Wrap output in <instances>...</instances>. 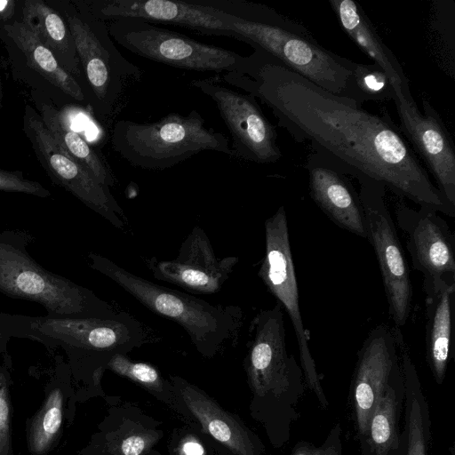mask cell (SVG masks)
<instances>
[{"instance_id":"cell-1","label":"cell","mask_w":455,"mask_h":455,"mask_svg":"<svg viewBox=\"0 0 455 455\" xmlns=\"http://www.w3.org/2000/svg\"><path fill=\"white\" fill-rule=\"evenodd\" d=\"M253 50L222 80L259 98L296 141H309L347 175L380 182L419 207L455 216V207L393 122L322 89L263 50Z\"/></svg>"},{"instance_id":"cell-2","label":"cell","mask_w":455,"mask_h":455,"mask_svg":"<svg viewBox=\"0 0 455 455\" xmlns=\"http://www.w3.org/2000/svg\"><path fill=\"white\" fill-rule=\"evenodd\" d=\"M243 368L252 393L251 414L267 433L286 436L299 418L305 390L300 364L287 350L282 306L261 309L250 327Z\"/></svg>"},{"instance_id":"cell-3","label":"cell","mask_w":455,"mask_h":455,"mask_svg":"<svg viewBox=\"0 0 455 455\" xmlns=\"http://www.w3.org/2000/svg\"><path fill=\"white\" fill-rule=\"evenodd\" d=\"M0 322L11 338L62 347L69 356L101 376L116 354L127 355L147 342L143 325L125 311L108 317L29 316L0 312Z\"/></svg>"},{"instance_id":"cell-4","label":"cell","mask_w":455,"mask_h":455,"mask_svg":"<svg viewBox=\"0 0 455 455\" xmlns=\"http://www.w3.org/2000/svg\"><path fill=\"white\" fill-rule=\"evenodd\" d=\"M232 38L259 48L322 89L350 100L355 62L324 48L300 23L267 5L250 3L231 25Z\"/></svg>"},{"instance_id":"cell-5","label":"cell","mask_w":455,"mask_h":455,"mask_svg":"<svg viewBox=\"0 0 455 455\" xmlns=\"http://www.w3.org/2000/svg\"><path fill=\"white\" fill-rule=\"evenodd\" d=\"M87 257L91 268L112 280L154 314L182 327L202 356H215L236 337L243 319L239 307L213 305L189 293L155 283L94 252Z\"/></svg>"},{"instance_id":"cell-6","label":"cell","mask_w":455,"mask_h":455,"mask_svg":"<svg viewBox=\"0 0 455 455\" xmlns=\"http://www.w3.org/2000/svg\"><path fill=\"white\" fill-rule=\"evenodd\" d=\"M47 2L63 16L72 34L89 106L101 124H108L128 86L140 81V68L121 54L106 21L91 13L81 0Z\"/></svg>"},{"instance_id":"cell-7","label":"cell","mask_w":455,"mask_h":455,"mask_svg":"<svg viewBox=\"0 0 455 455\" xmlns=\"http://www.w3.org/2000/svg\"><path fill=\"white\" fill-rule=\"evenodd\" d=\"M34 240L24 229L0 232V293L38 303L52 316L100 318L117 312L90 289L39 265L27 249Z\"/></svg>"},{"instance_id":"cell-8","label":"cell","mask_w":455,"mask_h":455,"mask_svg":"<svg viewBox=\"0 0 455 455\" xmlns=\"http://www.w3.org/2000/svg\"><path fill=\"white\" fill-rule=\"evenodd\" d=\"M116 153L131 165L163 171L202 151L235 156L228 138L206 125L194 109L187 115L170 113L153 123L119 120L111 132Z\"/></svg>"},{"instance_id":"cell-9","label":"cell","mask_w":455,"mask_h":455,"mask_svg":"<svg viewBox=\"0 0 455 455\" xmlns=\"http://www.w3.org/2000/svg\"><path fill=\"white\" fill-rule=\"evenodd\" d=\"M108 28L129 52L178 68L224 74L237 70L245 57L139 19L113 20Z\"/></svg>"},{"instance_id":"cell-10","label":"cell","mask_w":455,"mask_h":455,"mask_svg":"<svg viewBox=\"0 0 455 455\" xmlns=\"http://www.w3.org/2000/svg\"><path fill=\"white\" fill-rule=\"evenodd\" d=\"M264 228L265 254L258 275L288 314L298 342L299 364L305 384L315 393L320 405L327 408L329 403L322 387V378L316 371L309 349V334L304 327L301 317L284 206H280L271 217L267 219Z\"/></svg>"},{"instance_id":"cell-11","label":"cell","mask_w":455,"mask_h":455,"mask_svg":"<svg viewBox=\"0 0 455 455\" xmlns=\"http://www.w3.org/2000/svg\"><path fill=\"white\" fill-rule=\"evenodd\" d=\"M357 180L366 220L367 239L379 267L388 315L393 325L400 328L407 323L412 309L413 288L408 263L385 201L386 188L372 180Z\"/></svg>"},{"instance_id":"cell-12","label":"cell","mask_w":455,"mask_h":455,"mask_svg":"<svg viewBox=\"0 0 455 455\" xmlns=\"http://www.w3.org/2000/svg\"><path fill=\"white\" fill-rule=\"evenodd\" d=\"M22 130L36 159L53 183L71 193L84 204L124 231L127 220L124 210L106 187L70 158L55 142L39 113L27 104Z\"/></svg>"},{"instance_id":"cell-13","label":"cell","mask_w":455,"mask_h":455,"mask_svg":"<svg viewBox=\"0 0 455 455\" xmlns=\"http://www.w3.org/2000/svg\"><path fill=\"white\" fill-rule=\"evenodd\" d=\"M13 79L40 94L57 108L71 101L84 102L79 82L57 61L52 52L22 21L0 29Z\"/></svg>"},{"instance_id":"cell-14","label":"cell","mask_w":455,"mask_h":455,"mask_svg":"<svg viewBox=\"0 0 455 455\" xmlns=\"http://www.w3.org/2000/svg\"><path fill=\"white\" fill-rule=\"evenodd\" d=\"M189 84L215 103L232 138L235 156L257 164H274L281 158L276 131L253 95L230 89L217 76Z\"/></svg>"},{"instance_id":"cell-15","label":"cell","mask_w":455,"mask_h":455,"mask_svg":"<svg viewBox=\"0 0 455 455\" xmlns=\"http://www.w3.org/2000/svg\"><path fill=\"white\" fill-rule=\"evenodd\" d=\"M85 8L104 21L139 19L150 23L184 27L205 35L232 37L231 25L239 18L201 0H81Z\"/></svg>"},{"instance_id":"cell-16","label":"cell","mask_w":455,"mask_h":455,"mask_svg":"<svg viewBox=\"0 0 455 455\" xmlns=\"http://www.w3.org/2000/svg\"><path fill=\"white\" fill-rule=\"evenodd\" d=\"M399 327L381 323L372 328L357 353L351 395L356 429L362 440L371 413L393 377L402 370Z\"/></svg>"},{"instance_id":"cell-17","label":"cell","mask_w":455,"mask_h":455,"mask_svg":"<svg viewBox=\"0 0 455 455\" xmlns=\"http://www.w3.org/2000/svg\"><path fill=\"white\" fill-rule=\"evenodd\" d=\"M393 101L399 131L427 164L443 196L455 207V149L440 115L426 99L422 100V112L415 100L409 101L403 95L395 96Z\"/></svg>"},{"instance_id":"cell-18","label":"cell","mask_w":455,"mask_h":455,"mask_svg":"<svg viewBox=\"0 0 455 455\" xmlns=\"http://www.w3.org/2000/svg\"><path fill=\"white\" fill-rule=\"evenodd\" d=\"M239 262L238 257L218 258L210 238L199 226L187 235L172 259L146 260L153 276L200 295L219 292Z\"/></svg>"},{"instance_id":"cell-19","label":"cell","mask_w":455,"mask_h":455,"mask_svg":"<svg viewBox=\"0 0 455 455\" xmlns=\"http://www.w3.org/2000/svg\"><path fill=\"white\" fill-rule=\"evenodd\" d=\"M395 213L406 235L413 268L423 275V281L455 283V239L446 220L434 210L404 204H399Z\"/></svg>"},{"instance_id":"cell-20","label":"cell","mask_w":455,"mask_h":455,"mask_svg":"<svg viewBox=\"0 0 455 455\" xmlns=\"http://www.w3.org/2000/svg\"><path fill=\"white\" fill-rule=\"evenodd\" d=\"M305 167L310 196L320 210L338 227L367 239L363 207L347 175L316 151L308 154Z\"/></svg>"},{"instance_id":"cell-21","label":"cell","mask_w":455,"mask_h":455,"mask_svg":"<svg viewBox=\"0 0 455 455\" xmlns=\"http://www.w3.org/2000/svg\"><path fill=\"white\" fill-rule=\"evenodd\" d=\"M178 396L202 427L234 455H262L264 445L237 417L226 411L197 387L171 376Z\"/></svg>"},{"instance_id":"cell-22","label":"cell","mask_w":455,"mask_h":455,"mask_svg":"<svg viewBox=\"0 0 455 455\" xmlns=\"http://www.w3.org/2000/svg\"><path fill=\"white\" fill-rule=\"evenodd\" d=\"M423 290L426 295V358L435 381L442 384L451 355L455 283L423 281Z\"/></svg>"},{"instance_id":"cell-23","label":"cell","mask_w":455,"mask_h":455,"mask_svg":"<svg viewBox=\"0 0 455 455\" xmlns=\"http://www.w3.org/2000/svg\"><path fill=\"white\" fill-rule=\"evenodd\" d=\"M342 29L374 63L380 66L389 76L395 96L403 95L414 100L407 77L393 52L379 36L363 8L353 0H330Z\"/></svg>"},{"instance_id":"cell-24","label":"cell","mask_w":455,"mask_h":455,"mask_svg":"<svg viewBox=\"0 0 455 455\" xmlns=\"http://www.w3.org/2000/svg\"><path fill=\"white\" fill-rule=\"evenodd\" d=\"M31 94L37 112L57 145L100 184L114 187L116 179L104 156L65 122L52 101L40 94Z\"/></svg>"},{"instance_id":"cell-25","label":"cell","mask_w":455,"mask_h":455,"mask_svg":"<svg viewBox=\"0 0 455 455\" xmlns=\"http://www.w3.org/2000/svg\"><path fill=\"white\" fill-rule=\"evenodd\" d=\"M21 21L81 84L82 74L75 42L63 16L47 1L23 0Z\"/></svg>"},{"instance_id":"cell-26","label":"cell","mask_w":455,"mask_h":455,"mask_svg":"<svg viewBox=\"0 0 455 455\" xmlns=\"http://www.w3.org/2000/svg\"><path fill=\"white\" fill-rule=\"evenodd\" d=\"M404 401V378L402 370L388 383L369 420L361 440L363 455H399L403 435L399 433V419Z\"/></svg>"},{"instance_id":"cell-27","label":"cell","mask_w":455,"mask_h":455,"mask_svg":"<svg viewBox=\"0 0 455 455\" xmlns=\"http://www.w3.org/2000/svg\"><path fill=\"white\" fill-rule=\"evenodd\" d=\"M398 345L404 378L405 426L403 455H427L430 417L415 365L401 331Z\"/></svg>"},{"instance_id":"cell-28","label":"cell","mask_w":455,"mask_h":455,"mask_svg":"<svg viewBox=\"0 0 455 455\" xmlns=\"http://www.w3.org/2000/svg\"><path fill=\"white\" fill-rule=\"evenodd\" d=\"M63 395L53 389L31 421L28 447L34 455H44L57 438L62 423Z\"/></svg>"},{"instance_id":"cell-29","label":"cell","mask_w":455,"mask_h":455,"mask_svg":"<svg viewBox=\"0 0 455 455\" xmlns=\"http://www.w3.org/2000/svg\"><path fill=\"white\" fill-rule=\"evenodd\" d=\"M108 369L116 374L127 378L151 392L165 403L178 405L175 389L172 384L163 378L153 365L131 360L126 355L116 354L107 363Z\"/></svg>"},{"instance_id":"cell-30","label":"cell","mask_w":455,"mask_h":455,"mask_svg":"<svg viewBox=\"0 0 455 455\" xmlns=\"http://www.w3.org/2000/svg\"><path fill=\"white\" fill-rule=\"evenodd\" d=\"M395 92L384 69L376 63H355L352 71L349 98L359 105L364 101L393 100Z\"/></svg>"},{"instance_id":"cell-31","label":"cell","mask_w":455,"mask_h":455,"mask_svg":"<svg viewBox=\"0 0 455 455\" xmlns=\"http://www.w3.org/2000/svg\"><path fill=\"white\" fill-rule=\"evenodd\" d=\"M0 191L18 192L46 198L51 192L41 183L27 179L21 171L0 169Z\"/></svg>"},{"instance_id":"cell-32","label":"cell","mask_w":455,"mask_h":455,"mask_svg":"<svg viewBox=\"0 0 455 455\" xmlns=\"http://www.w3.org/2000/svg\"><path fill=\"white\" fill-rule=\"evenodd\" d=\"M341 433V427L337 423L321 446L301 441L296 443L290 455H343Z\"/></svg>"},{"instance_id":"cell-33","label":"cell","mask_w":455,"mask_h":455,"mask_svg":"<svg viewBox=\"0 0 455 455\" xmlns=\"http://www.w3.org/2000/svg\"><path fill=\"white\" fill-rule=\"evenodd\" d=\"M4 374L0 371V451L10 445V404Z\"/></svg>"},{"instance_id":"cell-34","label":"cell","mask_w":455,"mask_h":455,"mask_svg":"<svg viewBox=\"0 0 455 455\" xmlns=\"http://www.w3.org/2000/svg\"><path fill=\"white\" fill-rule=\"evenodd\" d=\"M154 434H134L122 440L118 446L120 455H144L153 446Z\"/></svg>"},{"instance_id":"cell-35","label":"cell","mask_w":455,"mask_h":455,"mask_svg":"<svg viewBox=\"0 0 455 455\" xmlns=\"http://www.w3.org/2000/svg\"><path fill=\"white\" fill-rule=\"evenodd\" d=\"M23 0H0V29L22 20Z\"/></svg>"},{"instance_id":"cell-36","label":"cell","mask_w":455,"mask_h":455,"mask_svg":"<svg viewBox=\"0 0 455 455\" xmlns=\"http://www.w3.org/2000/svg\"><path fill=\"white\" fill-rule=\"evenodd\" d=\"M180 455H206L204 445L194 437L184 439L179 445Z\"/></svg>"},{"instance_id":"cell-37","label":"cell","mask_w":455,"mask_h":455,"mask_svg":"<svg viewBox=\"0 0 455 455\" xmlns=\"http://www.w3.org/2000/svg\"><path fill=\"white\" fill-rule=\"evenodd\" d=\"M11 337L8 335V333L5 331V330L3 328L1 322H0V353L6 354L7 353V345L10 341Z\"/></svg>"},{"instance_id":"cell-38","label":"cell","mask_w":455,"mask_h":455,"mask_svg":"<svg viewBox=\"0 0 455 455\" xmlns=\"http://www.w3.org/2000/svg\"><path fill=\"white\" fill-rule=\"evenodd\" d=\"M3 97H4L3 84H2V79H1V75H0V108L3 107Z\"/></svg>"}]
</instances>
